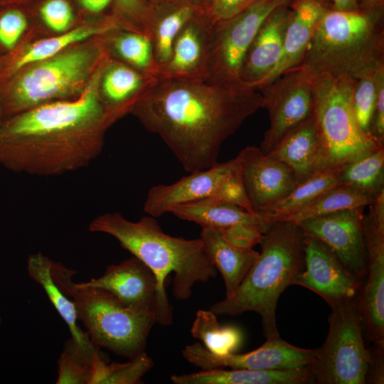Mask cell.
<instances>
[{
	"label": "cell",
	"instance_id": "cell-1",
	"mask_svg": "<svg viewBox=\"0 0 384 384\" xmlns=\"http://www.w3.org/2000/svg\"><path fill=\"white\" fill-rule=\"evenodd\" d=\"M262 107L242 84L158 79L131 111L191 173L218 164L223 143Z\"/></svg>",
	"mask_w": 384,
	"mask_h": 384
},
{
	"label": "cell",
	"instance_id": "cell-2",
	"mask_svg": "<svg viewBox=\"0 0 384 384\" xmlns=\"http://www.w3.org/2000/svg\"><path fill=\"white\" fill-rule=\"evenodd\" d=\"M106 129L36 106L4 120L0 129V164L31 176L74 171L100 155Z\"/></svg>",
	"mask_w": 384,
	"mask_h": 384
},
{
	"label": "cell",
	"instance_id": "cell-3",
	"mask_svg": "<svg viewBox=\"0 0 384 384\" xmlns=\"http://www.w3.org/2000/svg\"><path fill=\"white\" fill-rule=\"evenodd\" d=\"M88 230L112 236L154 272L158 284L156 323L161 326L171 325L173 318L165 290L169 274H174L172 292L178 300L188 299L196 283L206 282L217 275L200 238L186 240L169 235L149 215L131 221L118 212L105 213L89 223Z\"/></svg>",
	"mask_w": 384,
	"mask_h": 384
},
{
	"label": "cell",
	"instance_id": "cell-4",
	"mask_svg": "<svg viewBox=\"0 0 384 384\" xmlns=\"http://www.w3.org/2000/svg\"><path fill=\"white\" fill-rule=\"evenodd\" d=\"M304 237L300 225L275 220L264 234L262 251L235 291L210 308L216 315L254 311L262 319L266 338L279 336L276 308L282 292L296 284L304 268Z\"/></svg>",
	"mask_w": 384,
	"mask_h": 384
},
{
	"label": "cell",
	"instance_id": "cell-5",
	"mask_svg": "<svg viewBox=\"0 0 384 384\" xmlns=\"http://www.w3.org/2000/svg\"><path fill=\"white\" fill-rule=\"evenodd\" d=\"M383 51V31L376 9H325L301 65L312 75L356 82L384 66Z\"/></svg>",
	"mask_w": 384,
	"mask_h": 384
},
{
	"label": "cell",
	"instance_id": "cell-6",
	"mask_svg": "<svg viewBox=\"0 0 384 384\" xmlns=\"http://www.w3.org/2000/svg\"><path fill=\"white\" fill-rule=\"evenodd\" d=\"M50 270L55 283L73 301L78 321L95 347L129 359L145 351L156 323L153 311L127 305L106 289L75 282L76 272L60 262L52 260Z\"/></svg>",
	"mask_w": 384,
	"mask_h": 384
},
{
	"label": "cell",
	"instance_id": "cell-7",
	"mask_svg": "<svg viewBox=\"0 0 384 384\" xmlns=\"http://www.w3.org/2000/svg\"><path fill=\"white\" fill-rule=\"evenodd\" d=\"M355 82L328 75H313L314 118L319 135L324 169L344 164L380 146L359 127L351 106Z\"/></svg>",
	"mask_w": 384,
	"mask_h": 384
},
{
	"label": "cell",
	"instance_id": "cell-8",
	"mask_svg": "<svg viewBox=\"0 0 384 384\" xmlns=\"http://www.w3.org/2000/svg\"><path fill=\"white\" fill-rule=\"evenodd\" d=\"M329 331L310 366L314 383L365 384L370 361L363 337V322L356 298L329 305Z\"/></svg>",
	"mask_w": 384,
	"mask_h": 384
},
{
	"label": "cell",
	"instance_id": "cell-9",
	"mask_svg": "<svg viewBox=\"0 0 384 384\" xmlns=\"http://www.w3.org/2000/svg\"><path fill=\"white\" fill-rule=\"evenodd\" d=\"M93 61L91 52L75 50L42 61L16 77L9 75L11 80L0 90L5 119L78 92Z\"/></svg>",
	"mask_w": 384,
	"mask_h": 384
},
{
	"label": "cell",
	"instance_id": "cell-10",
	"mask_svg": "<svg viewBox=\"0 0 384 384\" xmlns=\"http://www.w3.org/2000/svg\"><path fill=\"white\" fill-rule=\"evenodd\" d=\"M214 198L253 212L242 183L238 156L224 163L189 173L174 183L152 186L144 203V211L158 218L175 206Z\"/></svg>",
	"mask_w": 384,
	"mask_h": 384
},
{
	"label": "cell",
	"instance_id": "cell-11",
	"mask_svg": "<svg viewBox=\"0 0 384 384\" xmlns=\"http://www.w3.org/2000/svg\"><path fill=\"white\" fill-rule=\"evenodd\" d=\"M292 0H255L231 18L214 25L206 81L242 84L240 72L247 51L267 17Z\"/></svg>",
	"mask_w": 384,
	"mask_h": 384
},
{
	"label": "cell",
	"instance_id": "cell-12",
	"mask_svg": "<svg viewBox=\"0 0 384 384\" xmlns=\"http://www.w3.org/2000/svg\"><path fill=\"white\" fill-rule=\"evenodd\" d=\"M269 112L270 127L260 149L267 154L298 124L313 114V75L302 65L257 90Z\"/></svg>",
	"mask_w": 384,
	"mask_h": 384
},
{
	"label": "cell",
	"instance_id": "cell-13",
	"mask_svg": "<svg viewBox=\"0 0 384 384\" xmlns=\"http://www.w3.org/2000/svg\"><path fill=\"white\" fill-rule=\"evenodd\" d=\"M316 353V348H302L280 336L266 338L260 347L243 354L216 355L199 342L187 345L182 351L188 363L203 370L224 368L263 370L302 368L314 363Z\"/></svg>",
	"mask_w": 384,
	"mask_h": 384
},
{
	"label": "cell",
	"instance_id": "cell-14",
	"mask_svg": "<svg viewBox=\"0 0 384 384\" xmlns=\"http://www.w3.org/2000/svg\"><path fill=\"white\" fill-rule=\"evenodd\" d=\"M363 209H348L298 223L304 233L323 242L360 280L367 272Z\"/></svg>",
	"mask_w": 384,
	"mask_h": 384
},
{
	"label": "cell",
	"instance_id": "cell-15",
	"mask_svg": "<svg viewBox=\"0 0 384 384\" xmlns=\"http://www.w3.org/2000/svg\"><path fill=\"white\" fill-rule=\"evenodd\" d=\"M245 191L253 212L265 214L297 185L292 169L260 148L247 146L237 156Z\"/></svg>",
	"mask_w": 384,
	"mask_h": 384
},
{
	"label": "cell",
	"instance_id": "cell-16",
	"mask_svg": "<svg viewBox=\"0 0 384 384\" xmlns=\"http://www.w3.org/2000/svg\"><path fill=\"white\" fill-rule=\"evenodd\" d=\"M304 234V268L296 284L316 293L329 305L356 298L362 282L323 242Z\"/></svg>",
	"mask_w": 384,
	"mask_h": 384
},
{
	"label": "cell",
	"instance_id": "cell-17",
	"mask_svg": "<svg viewBox=\"0 0 384 384\" xmlns=\"http://www.w3.org/2000/svg\"><path fill=\"white\" fill-rule=\"evenodd\" d=\"M213 33L214 24L205 10L191 18L173 42L157 78L206 81Z\"/></svg>",
	"mask_w": 384,
	"mask_h": 384
},
{
	"label": "cell",
	"instance_id": "cell-18",
	"mask_svg": "<svg viewBox=\"0 0 384 384\" xmlns=\"http://www.w3.org/2000/svg\"><path fill=\"white\" fill-rule=\"evenodd\" d=\"M367 278L358 304L368 339L384 345V225L363 214Z\"/></svg>",
	"mask_w": 384,
	"mask_h": 384
},
{
	"label": "cell",
	"instance_id": "cell-19",
	"mask_svg": "<svg viewBox=\"0 0 384 384\" xmlns=\"http://www.w3.org/2000/svg\"><path fill=\"white\" fill-rule=\"evenodd\" d=\"M85 283L106 289L124 304L151 311L156 316V277L143 262L133 255L119 264L109 265L102 276Z\"/></svg>",
	"mask_w": 384,
	"mask_h": 384
},
{
	"label": "cell",
	"instance_id": "cell-20",
	"mask_svg": "<svg viewBox=\"0 0 384 384\" xmlns=\"http://www.w3.org/2000/svg\"><path fill=\"white\" fill-rule=\"evenodd\" d=\"M291 10L289 4L272 12L262 23L245 57L240 82L255 90L277 65Z\"/></svg>",
	"mask_w": 384,
	"mask_h": 384
},
{
	"label": "cell",
	"instance_id": "cell-21",
	"mask_svg": "<svg viewBox=\"0 0 384 384\" xmlns=\"http://www.w3.org/2000/svg\"><path fill=\"white\" fill-rule=\"evenodd\" d=\"M147 2L144 31L150 37L160 69L168 60L173 42L178 33L191 18L203 11L204 7L203 1L198 0H149Z\"/></svg>",
	"mask_w": 384,
	"mask_h": 384
},
{
	"label": "cell",
	"instance_id": "cell-22",
	"mask_svg": "<svg viewBox=\"0 0 384 384\" xmlns=\"http://www.w3.org/2000/svg\"><path fill=\"white\" fill-rule=\"evenodd\" d=\"M291 2L282 56L257 90L302 65L316 23L326 9L319 0H292Z\"/></svg>",
	"mask_w": 384,
	"mask_h": 384
},
{
	"label": "cell",
	"instance_id": "cell-23",
	"mask_svg": "<svg viewBox=\"0 0 384 384\" xmlns=\"http://www.w3.org/2000/svg\"><path fill=\"white\" fill-rule=\"evenodd\" d=\"M269 154L292 169L297 183L324 170L321 144L313 114L289 132Z\"/></svg>",
	"mask_w": 384,
	"mask_h": 384
},
{
	"label": "cell",
	"instance_id": "cell-24",
	"mask_svg": "<svg viewBox=\"0 0 384 384\" xmlns=\"http://www.w3.org/2000/svg\"><path fill=\"white\" fill-rule=\"evenodd\" d=\"M103 69L100 78L102 102L112 121L132 110L158 78L124 63L113 62Z\"/></svg>",
	"mask_w": 384,
	"mask_h": 384
},
{
	"label": "cell",
	"instance_id": "cell-25",
	"mask_svg": "<svg viewBox=\"0 0 384 384\" xmlns=\"http://www.w3.org/2000/svg\"><path fill=\"white\" fill-rule=\"evenodd\" d=\"M169 213L180 219L196 223L202 228L219 230L237 225L255 227L265 233L274 222L262 214L218 199L206 198L171 207Z\"/></svg>",
	"mask_w": 384,
	"mask_h": 384
},
{
	"label": "cell",
	"instance_id": "cell-26",
	"mask_svg": "<svg viewBox=\"0 0 384 384\" xmlns=\"http://www.w3.org/2000/svg\"><path fill=\"white\" fill-rule=\"evenodd\" d=\"M174 384H309L314 383L310 366L289 370H263L215 368L173 375Z\"/></svg>",
	"mask_w": 384,
	"mask_h": 384
},
{
	"label": "cell",
	"instance_id": "cell-27",
	"mask_svg": "<svg viewBox=\"0 0 384 384\" xmlns=\"http://www.w3.org/2000/svg\"><path fill=\"white\" fill-rule=\"evenodd\" d=\"M200 238L207 257L223 277L225 297L230 296L243 280L259 252L231 245L219 230L211 228H202Z\"/></svg>",
	"mask_w": 384,
	"mask_h": 384
},
{
	"label": "cell",
	"instance_id": "cell-28",
	"mask_svg": "<svg viewBox=\"0 0 384 384\" xmlns=\"http://www.w3.org/2000/svg\"><path fill=\"white\" fill-rule=\"evenodd\" d=\"M51 261L40 252L30 255L27 260L28 274L43 289L50 302L67 324L71 338L85 348H93L95 346L88 334L78 324V319L73 301L61 291L53 278Z\"/></svg>",
	"mask_w": 384,
	"mask_h": 384
},
{
	"label": "cell",
	"instance_id": "cell-29",
	"mask_svg": "<svg viewBox=\"0 0 384 384\" xmlns=\"http://www.w3.org/2000/svg\"><path fill=\"white\" fill-rule=\"evenodd\" d=\"M119 27L117 21L112 18L100 25L78 27L58 36L41 40L13 58L5 66L2 73L4 74L5 78H7L27 65L55 56L72 44L93 36L108 33Z\"/></svg>",
	"mask_w": 384,
	"mask_h": 384
},
{
	"label": "cell",
	"instance_id": "cell-30",
	"mask_svg": "<svg viewBox=\"0 0 384 384\" xmlns=\"http://www.w3.org/2000/svg\"><path fill=\"white\" fill-rule=\"evenodd\" d=\"M341 185L375 197L384 190V147H378L338 169Z\"/></svg>",
	"mask_w": 384,
	"mask_h": 384
},
{
	"label": "cell",
	"instance_id": "cell-31",
	"mask_svg": "<svg viewBox=\"0 0 384 384\" xmlns=\"http://www.w3.org/2000/svg\"><path fill=\"white\" fill-rule=\"evenodd\" d=\"M374 198L338 185L324 191L311 202L282 220L298 223L304 220L341 210L365 208L372 203Z\"/></svg>",
	"mask_w": 384,
	"mask_h": 384
},
{
	"label": "cell",
	"instance_id": "cell-32",
	"mask_svg": "<svg viewBox=\"0 0 384 384\" xmlns=\"http://www.w3.org/2000/svg\"><path fill=\"white\" fill-rule=\"evenodd\" d=\"M341 185L338 169L321 170L297 183L283 199L263 214L274 221L282 220L303 208L324 191Z\"/></svg>",
	"mask_w": 384,
	"mask_h": 384
},
{
	"label": "cell",
	"instance_id": "cell-33",
	"mask_svg": "<svg viewBox=\"0 0 384 384\" xmlns=\"http://www.w3.org/2000/svg\"><path fill=\"white\" fill-rule=\"evenodd\" d=\"M193 338L201 341L205 348L216 355L235 353L242 341L241 331L235 326H221L210 310H198L191 328Z\"/></svg>",
	"mask_w": 384,
	"mask_h": 384
},
{
	"label": "cell",
	"instance_id": "cell-34",
	"mask_svg": "<svg viewBox=\"0 0 384 384\" xmlns=\"http://www.w3.org/2000/svg\"><path fill=\"white\" fill-rule=\"evenodd\" d=\"M99 350L85 348L70 337L58 360L55 383L92 384L96 364L102 358Z\"/></svg>",
	"mask_w": 384,
	"mask_h": 384
},
{
	"label": "cell",
	"instance_id": "cell-35",
	"mask_svg": "<svg viewBox=\"0 0 384 384\" xmlns=\"http://www.w3.org/2000/svg\"><path fill=\"white\" fill-rule=\"evenodd\" d=\"M112 48L125 64L157 78L159 67L149 35L129 30L114 36Z\"/></svg>",
	"mask_w": 384,
	"mask_h": 384
},
{
	"label": "cell",
	"instance_id": "cell-36",
	"mask_svg": "<svg viewBox=\"0 0 384 384\" xmlns=\"http://www.w3.org/2000/svg\"><path fill=\"white\" fill-rule=\"evenodd\" d=\"M153 366V360L145 351L124 363H108L102 358L96 364L92 383H139Z\"/></svg>",
	"mask_w": 384,
	"mask_h": 384
},
{
	"label": "cell",
	"instance_id": "cell-37",
	"mask_svg": "<svg viewBox=\"0 0 384 384\" xmlns=\"http://www.w3.org/2000/svg\"><path fill=\"white\" fill-rule=\"evenodd\" d=\"M363 77L353 84L351 106L356 119L362 131L370 137V127L375 105L378 78L380 70Z\"/></svg>",
	"mask_w": 384,
	"mask_h": 384
},
{
	"label": "cell",
	"instance_id": "cell-38",
	"mask_svg": "<svg viewBox=\"0 0 384 384\" xmlns=\"http://www.w3.org/2000/svg\"><path fill=\"white\" fill-rule=\"evenodd\" d=\"M38 11L46 25L58 32L66 31L74 18L73 9L68 0H44Z\"/></svg>",
	"mask_w": 384,
	"mask_h": 384
},
{
	"label": "cell",
	"instance_id": "cell-39",
	"mask_svg": "<svg viewBox=\"0 0 384 384\" xmlns=\"http://www.w3.org/2000/svg\"><path fill=\"white\" fill-rule=\"evenodd\" d=\"M255 0H203L204 10L214 25L223 23L245 9Z\"/></svg>",
	"mask_w": 384,
	"mask_h": 384
},
{
	"label": "cell",
	"instance_id": "cell-40",
	"mask_svg": "<svg viewBox=\"0 0 384 384\" xmlns=\"http://www.w3.org/2000/svg\"><path fill=\"white\" fill-rule=\"evenodd\" d=\"M220 231L229 244L241 250L252 249L261 242L265 234L257 228L245 225H237Z\"/></svg>",
	"mask_w": 384,
	"mask_h": 384
},
{
	"label": "cell",
	"instance_id": "cell-41",
	"mask_svg": "<svg viewBox=\"0 0 384 384\" xmlns=\"http://www.w3.org/2000/svg\"><path fill=\"white\" fill-rule=\"evenodd\" d=\"M148 3L145 0H115L114 14L119 21L130 23L134 28L144 26Z\"/></svg>",
	"mask_w": 384,
	"mask_h": 384
},
{
	"label": "cell",
	"instance_id": "cell-42",
	"mask_svg": "<svg viewBox=\"0 0 384 384\" xmlns=\"http://www.w3.org/2000/svg\"><path fill=\"white\" fill-rule=\"evenodd\" d=\"M371 138L379 145L384 143V68L380 70L378 78V89L375 108L370 127Z\"/></svg>",
	"mask_w": 384,
	"mask_h": 384
},
{
	"label": "cell",
	"instance_id": "cell-43",
	"mask_svg": "<svg viewBox=\"0 0 384 384\" xmlns=\"http://www.w3.org/2000/svg\"><path fill=\"white\" fill-rule=\"evenodd\" d=\"M373 353L370 352V361L366 376V383L381 384L384 381L383 350L384 345H376Z\"/></svg>",
	"mask_w": 384,
	"mask_h": 384
},
{
	"label": "cell",
	"instance_id": "cell-44",
	"mask_svg": "<svg viewBox=\"0 0 384 384\" xmlns=\"http://www.w3.org/2000/svg\"><path fill=\"white\" fill-rule=\"evenodd\" d=\"M80 6L91 14H99L115 6V0H77Z\"/></svg>",
	"mask_w": 384,
	"mask_h": 384
},
{
	"label": "cell",
	"instance_id": "cell-45",
	"mask_svg": "<svg viewBox=\"0 0 384 384\" xmlns=\"http://www.w3.org/2000/svg\"><path fill=\"white\" fill-rule=\"evenodd\" d=\"M334 9L338 11H353L358 9V0H333Z\"/></svg>",
	"mask_w": 384,
	"mask_h": 384
},
{
	"label": "cell",
	"instance_id": "cell-46",
	"mask_svg": "<svg viewBox=\"0 0 384 384\" xmlns=\"http://www.w3.org/2000/svg\"><path fill=\"white\" fill-rule=\"evenodd\" d=\"M29 0H0V9L14 5L21 6V4Z\"/></svg>",
	"mask_w": 384,
	"mask_h": 384
},
{
	"label": "cell",
	"instance_id": "cell-47",
	"mask_svg": "<svg viewBox=\"0 0 384 384\" xmlns=\"http://www.w3.org/2000/svg\"><path fill=\"white\" fill-rule=\"evenodd\" d=\"M383 0H365V5L368 9H375L380 6Z\"/></svg>",
	"mask_w": 384,
	"mask_h": 384
},
{
	"label": "cell",
	"instance_id": "cell-48",
	"mask_svg": "<svg viewBox=\"0 0 384 384\" xmlns=\"http://www.w3.org/2000/svg\"><path fill=\"white\" fill-rule=\"evenodd\" d=\"M5 116H4V111H3V109H2V107H1V102H0V129L5 120Z\"/></svg>",
	"mask_w": 384,
	"mask_h": 384
},
{
	"label": "cell",
	"instance_id": "cell-49",
	"mask_svg": "<svg viewBox=\"0 0 384 384\" xmlns=\"http://www.w3.org/2000/svg\"><path fill=\"white\" fill-rule=\"evenodd\" d=\"M1 325H2V318L0 315V331H1Z\"/></svg>",
	"mask_w": 384,
	"mask_h": 384
},
{
	"label": "cell",
	"instance_id": "cell-50",
	"mask_svg": "<svg viewBox=\"0 0 384 384\" xmlns=\"http://www.w3.org/2000/svg\"><path fill=\"white\" fill-rule=\"evenodd\" d=\"M198 1H203V0H198Z\"/></svg>",
	"mask_w": 384,
	"mask_h": 384
},
{
	"label": "cell",
	"instance_id": "cell-51",
	"mask_svg": "<svg viewBox=\"0 0 384 384\" xmlns=\"http://www.w3.org/2000/svg\"><path fill=\"white\" fill-rule=\"evenodd\" d=\"M145 1H149V0H145Z\"/></svg>",
	"mask_w": 384,
	"mask_h": 384
}]
</instances>
